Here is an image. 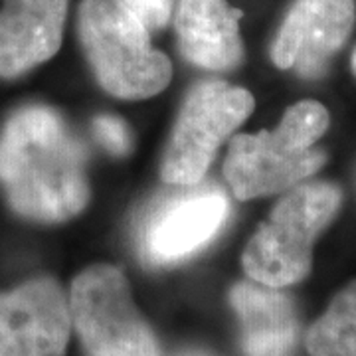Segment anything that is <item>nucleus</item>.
<instances>
[{
	"label": "nucleus",
	"instance_id": "obj_1",
	"mask_svg": "<svg viewBox=\"0 0 356 356\" xmlns=\"http://www.w3.org/2000/svg\"><path fill=\"white\" fill-rule=\"evenodd\" d=\"M88 154L50 107L18 109L0 131V186L20 216L64 222L89 200Z\"/></svg>",
	"mask_w": 356,
	"mask_h": 356
},
{
	"label": "nucleus",
	"instance_id": "obj_2",
	"mask_svg": "<svg viewBox=\"0 0 356 356\" xmlns=\"http://www.w3.org/2000/svg\"><path fill=\"white\" fill-rule=\"evenodd\" d=\"M329 127V113L317 102L289 107L277 129L238 135L229 143L224 175L240 200L289 191L325 165L315 149Z\"/></svg>",
	"mask_w": 356,
	"mask_h": 356
},
{
	"label": "nucleus",
	"instance_id": "obj_3",
	"mask_svg": "<svg viewBox=\"0 0 356 356\" xmlns=\"http://www.w3.org/2000/svg\"><path fill=\"white\" fill-rule=\"evenodd\" d=\"M79 40L95 77L111 95L153 97L172 77L170 60L151 46L149 30L121 0H83Z\"/></svg>",
	"mask_w": 356,
	"mask_h": 356
},
{
	"label": "nucleus",
	"instance_id": "obj_4",
	"mask_svg": "<svg viewBox=\"0 0 356 356\" xmlns=\"http://www.w3.org/2000/svg\"><path fill=\"white\" fill-rule=\"evenodd\" d=\"M341 198L329 182L303 184L281 198L243 252L245 273L277 289L303 280L311 269L313 243L334 218Z\"/></svg>",
	"mask_w": 356,
	"mask_h": 356
},
{
	"label": "nucleus",
	"instance_id": "obj_5",
	"mask_svg": "<svg viewBox=\"0 0 356 356\" xmlns=\"http://www.w3.org/2000/svg\"><path fill=\"white\" fill-rule=\"evenodd\" d=\"M70 315L88 356H161L151 327L131 299L125 275L97 264L72 283Z\"/></svg>",
	"mask_w": 356,
	"mask_h": 356
},
{
	"label": "nucleus",
	"instance_id": "obj_6",
	"mask_svg": "<svg viewBox=\"0 0 356 356\" xmlns=\"http://www.w3.org/2000/svg\"><path fill=\"white\" fill-rule=\"evenodd\" d=\"M254 111V97L224 81H202L180 109L166 147L161 175L168 184H198L218 147Z\"/></svg>",
	"mask_w": 356,
	"mask_h": 356
},
{
	"label": "nucleus",
	"instance_id": "obj_7",
	"mask_svg": "<svg viewBox=\"0 0 356 356\" xmlns=\"http://www.w3.org/2000/svg\"><path fill=\"white\" fill-rule=\"evenodd\" d=\"M228 212V198L218 186L186 184L184 191L161 198L139 228L143 261L166 266L186 259L216 236Z\"/></svg>",
	"mask_w": 356,
	"mask_h": 356
},
{
	"label": "nucleus",
	"instance_id": "obj_8",
	"mask_svg": "<svg viewBox=\"0 0 356 356\" xmlns=\"http://www.w3.org/2000/svg\"><path fill=\"white\" fill-rule=\"evenodd\" d=\"M72 315L64 289L50 277L0 293V356H64Z\"/></svg>",
	"mask_w": 356,
	"mask_h": 356
},
{
	"label": "nucleus",
	"instance_id": "obj_9",
	"mask_svg": "<svg viewBox=\"0 0 356 356\" xmlns=\"http://www.w3.org/2000/svg\"><path fill=\"white\" fill-rule=\"evenodd\" d=\"M355 20L353 0H297L281 24L271 58L281 70L323 76L329 60L350 36Z\"/></svg>",
	"mask_w": 356,
	"mask_h": 356
},
{
	"label": "nucleus",
	"instance_id": "obj_10",
	"mask_svg": "<svg viewBox=\"0 0 356 356\" xmlns=\"http://www.w3.org/2000/svg\"><path fill=\"white\" fill-rule=\"evenodd\" d=\"M67 0H2L0 77H18L56 56Z\"/></svg>",
	"mask_w": 356,
	"mask_h": 356
},
{
	"label": "nucleus",
	"instance_id": "obj_11",
	"mask_svg": "<svg viewBox=\"0 0 356 356\" xmlns=\"http://www.w3.org/2000/svg\"><path fill=\"white\" fill-rule=\"evenodd\" d=\"M240 16L226 0H180L177 32L184 58L216 72L240 64Z\"/></svg>",
	"mask_w": 356,
	"mask_h": 356
},
{
	"label": "nucleus",
	"instance_id": "obj_12",
	"mask_svg": "<svg viewBox=\"0 0 356 356\" xmlns=\"http://www.w3.org/2000/svg\"><path fill=\"white\" fill-rule=\"evenodd\" d=\"M240 318L245 356H291L297 341V318L291 299L277 287L242 281L229 291Z\"/></svg>",
	"mask_w": 356,
	"mask_h": 356
},
{
	"label": "nucleus",
	"instance_id": "obj_13",
	"mask_svg": "<svg viewBox=\"0 0 356 356\" xmlns=\"http://www.w3.org/2000/svg\"><path fill=\"white\" fill-rule=\"evenodd\" d=\"M311 356H356V280L339 293L307 334Z\"/></svg>",
	"mask_w": 356,
	"mask_h": 356
},
{
	"label": "nucleus",
	"instance_id": "obj_14",
	"mask_svg": "<svg viewBox=\"0 0 356 356\" xmlns=\"http://www.w3.org/2000/svg\"><path fill=\"white\" fill-rule=\"evenodd\" d=\"M93 133L97 140L111 154L123 156L131 151V135H129L127 125L111 115H99L93 119Z\"/></svg>",
	"mask_w": 356,
	"mask_h": 356
},
{
	"label": "nucleus",
	"instance_id": "obj_15",
	"mask_svg": "<svg viewBox=\"0 0 356 356\" xmlns=\"http://www.w3.org/2000/svg\"><path fill=\"white\" fill-rule=\"evenodd\" d=\"M147 30L163 28L170 18L172 0H121Z\"/></svg>",
	"mask_w": 356,
	"mask_h": 356
},
{
	"label": "nucleus",
	"instance_id": "obj_16",
	"mask_svg": "<svg viewBox=\"0 0 356 356\" xmlns=\"http://www.w3.org/2000/svg\"><path fill=\"white\" fill-rule=\"evenodd\" d=\"M353 72H355V76H356V48H355V54H353Z\"/></svg>",
	"mask_w": 356,
	"mask_h": 356
},
{
	"label": "nucleus",
	"instance_id": "obj_17",
	"mask_svg": "<svg viewBox=\"0 0 356 356\" xmlns=\"http://www.w3.org/2000/svg\"><path fill=\"white\" fill-rule=\"evenodd\" d=\"M182 356H206V355H202V353H186V355H182Z\"/></svg>",
	"mask_w": 356,
	"mask_h": 356
}]
</instances>
